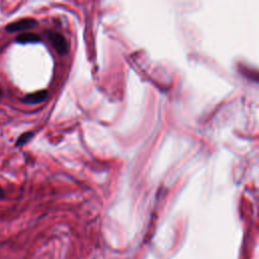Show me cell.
Listing matches in <instances>:
<instances>
[{
  "label": "cell",
  "mask_w": 259,
  "mask_h": 259,
  "mask_svg": "<svg viewBox=\"0 0 259 259\" xmlns=\"http://www.w3.org/2000/svg\"><path fill=\"white\" fill-rule=\"evenodd\" d=\"M4 197H5V191H4V189L0 186V200L3 199Z\"/></svg>",
  "instance_id": "obj_6"
},
{
  "label": "cell",
  "mask_w": 259,
  "mask_h": 259,
  "mask_svg": "<svg viewBox=\"0 0 259 259\" xmlns=\"http://www.w3.org/2000/svg\"><path fill=\"white\" fill-rule=\"evenodd\" d=\"M33 137V133L32 132H25L22 135H20L16 142H15V147H21L23 145H25L28 141L31 140V138Z\"/></svg>",
  "instance_id": "obj_5"
},
{
  "label": "cell",
  "mask_w": 259,
  "mask_h": 259,
  "mask_svg": "<svg viewBox=\"0 0 259 259\" xmlns=\"http://www.w3.org/2000/svg\"><path fill=\"white\" fill-rule=\"evenodd\" d=\"M40 41V36L34 32H21L15 37V42L20 45L36 44Z\"/></svg>",
  "instance_id": "obj_4"
},
{
  "label": "cell",
  "mask_w": 259,
  "mask_h": 259,
  "mask_svg": "<svg viewBox=\"0 0 259 259\" xmlns=\"http://www.w3.org/2000/svg\"><path fill=\"white\" fill-rule=\"evenodd\" d=\"M48 97V91L47 90H39L33 93L26 94L21 98V101L25 104H38L44 102Z\"/></svg>",
  "instance_id": "obj_3"
},
{
  "label": "cell",
  "mask_w": 259,
  "mask_h": 259,
  "mask_svg": "<svg viewBox=\"0 0 259 259\" xmlns=\"http://www.w3.org/2000/svg\"><path fill=\"white\" fill-rule=\"evenodd\" d=\"M46 35L53 46V48L58 52L60 55H65L68 53L69 50V45L66 38L59 32L53 31V30H47Z\"/></svg>",
  "instance_id": "obj_1"
},
{
  "label": "cell",
  "mask_w": 259,
  "mask_h": 259,
  "mask_svg": "<svg viewBox=\"0 0 259 259\" xmlns=\"http://www.w3.org/2000/svg\"><path fill=\"white\" fill-rule=\"evenodd\" d=\"M2 95H3V91H2V88H1V86H0V100H1V98H2Z\"/></svg>",
  "instance_id": "obj_7"
},
{
  "label": "cell",
  "mask_w": 259,
  "mask_h": 259,
  "mask_svg": "<svg viewBox=\"0 0 259 259\" xmlns=\"http://www.w3.org/2000/svg\"><path fill=\"white\" fill-rule=\"evenodd\" d=\"M37 25V21L34 18L31 17H25L18 19L16 21L10 22L5 26V31L8 33L12 32H18V31H24L31 29Z\"/></svg>",
  "instance_id": "obj_2"
}]
</instances>
